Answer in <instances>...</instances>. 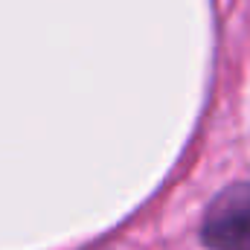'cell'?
<instances>
[{
  "label": "cell",
  "mask_w": 250,
  "mask_h": 250,
  "mask_svg": "<svg viewBox=\"0 0 250 250\" xmlns=\"http://www.w3.org/2000/svg\"><path fill=\"white\" fill-rule=\"evenodd\" d=\"M201 239L209 250H250V184H230L209 201Z\"/></svg>",
  "instance_id": "6da1fadb"
}]
</instances>
